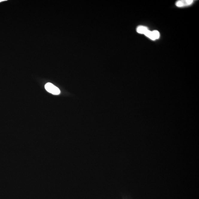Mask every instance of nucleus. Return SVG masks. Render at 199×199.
<instances>
[{
	"mask_svg": "<svg viewBox=\"0 0 199 199\" xmlns=\"http://www.w3.org/2000/svg\"><path fill=\"white\" fill-rule=\"evenodd\" d=\"M45 89L47 91L52 94L54 95H59L60 93V90L55 85L50 83H48L45 86Z\"/></svg>",
	"mask_w": 199,
	"mask_h": 199,
	"instance_id": "f257e3e1",
	"label": "nucleus"
},
{
	"mask_svg": "<svg viewBox=\"0 0 199 199\" xmlns=\"http://www.w3.org/2000/svg\"><path fill=\"white\" fill-rule=\"evenodd\" d=\"M144 35L152 40H156L158 39L160 37V33L157 30L151 31L148 30Z\"/></svg>",
	"mask_w": 199,
	"mask_h": 199,
	"instance_id": "f03ea898",
	"label": "nucleus"
},
{
	"mask_svg": "<svg viewBox=\"0 0 199 199\" xmlns=\"http://www.w3.org/2000/svg\"><path fill=\"white\" fill-rule=\"evenodd\" d=\"M194 2L193 0H179L176 1V5L178 7H183L192 5Z\"/></svg>",
	"mask_w": 199,
	"mask_h": 199,
	"instance_id": "7ed1b4c3",
	"label": "nucleus"
},
{
	"mask_svg": "<svg viewBox=\"0 0 199 199\" xmlns=\"http://www.w3.org/2000/svg\"><path fill=\"white\" fill-rule=\"evenodd\" d=\"M148 30V28L146 26L139 25L136 28V31L139 34H144Z\"/></svg>",
	"mask_w": 199,
	"mask_h": 199,
	"instance_id": "20e7f679",
	"label": "nucleus"
},
{
	"mask_svg": "<svg viewBox=\"0 0 199 199\" xmlns=\"http://www.w3.org/2000/svg\"><path fill=\"white\" fill-rule=\"evenodd\" d=\"M7 0H0V2H1V1H6Z\"/></svg>",
	"mask_w": 199,
	"mask_h": 199,
	"instance_id": "39448f33",
	"label": "nucleus"
}]
</instances>
